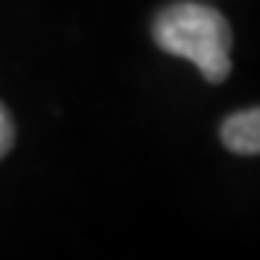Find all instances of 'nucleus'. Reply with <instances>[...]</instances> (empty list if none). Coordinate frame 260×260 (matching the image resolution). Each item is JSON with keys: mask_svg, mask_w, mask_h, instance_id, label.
<instances>
[{"mask_svg": "<svg viewBox=\"0 0 260 260\" xmlns=\"http://www.w3.org/2000/svg\"><path fill=\"white\" fill-rule=\"evenodd\" d=\"M154 41L173 57L191 60L207 82L219 85L232 72V28L222 13L204 4H173L154 19Z\"/></svg>", "mask_w": 260, "mask_h": 260, "instance_id": "f257e3e1", "label": "nucleus"}, {"mask_svg": "<svg viewBox=\"0 0 260 260\" xmlns=\"http://www.w3.org/2000/svg\"><path fill=\"white\" fill-rule=\"evenodd\" d=\"M222 144L232 154H260V107L254 110H241L222 119Z\"/></svg>", "mask_w": 260, "mask_h": 260, "instance_id": "f03ea898", "label": "nucleus"}, {"mask_svg": "<svg viewBox=\"0 0 260 260\" xmlns=\"http://www.w3.org/2000/svg\"><path fill=\"white\" fill-rule=\"evenodd\" d=\"M13 141H16V128H13V116L10 110L0 104V160H4L13 151Z\"/></svg>", "mask_w": 260, "mask_h": 260, "instance_id": "7ed1b4c3", "label": "nucleus"}]
</instances>
